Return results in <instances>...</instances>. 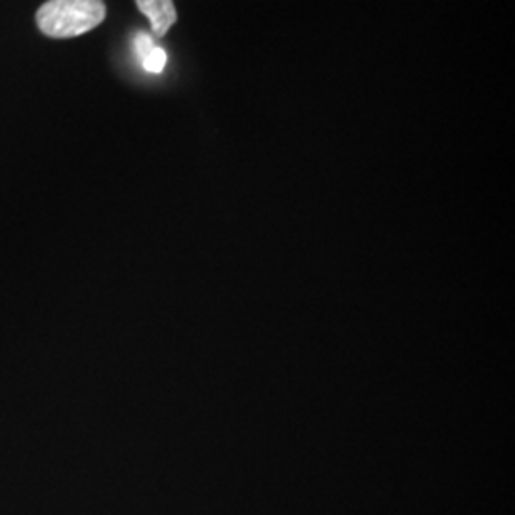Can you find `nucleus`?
<instances>
[{
    "label": "nucleus",
    "mask_w": 515,
    "mask_h": 515,
    "mask_svg": "<svg viewBox=\"0 0 515 515\" xmlns=\"http://www.w3.org/2000/svg\"><path fill=\"white\" fill-rule=\"evenodd\" d=\"M105 14L103 0H48L37 12V25L46 37L71 39L96 29Z\"/></svg>",
    "instance_id": "nucleus-1"
},
{
    "label": "nucleus",
    "mask_w": 515,
    "mask_h": 515,
    "mask_svg": "<svg viewBox=\"0 0 515 515\" xmlns=\"http://www.w3.org/2000/svg\"><path fill=\"white\" fill-rule=\"evenodd\" d=\"M140 12L151 21V29L157 37H165L176 23V8L172 0H136Z\"/></svg>",
    "instance_id": "nucleus-2"
},
{
    "label": "nucleus",
    "mask_w": 515,
    "mask_h": 515,
    "mask_svg": "<svg viewBox=\"0 0 515 515\" xmlns=\"http://www.w3.org/2000/svg\"><path fill=\"white\" fill-rule=\"evenodd\" d=\"M166 52L163 48H159V46H155L147 56H145L144 60H142V65H144L145 71L147 73H153V75H159V73H163V69L166 67Z\"/></svg>",
    "instance_id": "nucleus-3"
},
{
    "label": "nucleus",
    "mask_w": 515,
    "mask_h": 515,
    "mask_svg": "<svg viewBox=\"0 0 515 515\" xmlns=\"http://www.w3.org/2000/svg\"><path fill=\"white\" fill-rule=\"evenodd\" d=\"M155 48V42L147 35V33H138L134 39V50L138 54L140 60H144L145 56Z\"/></svg>",
    "instance_id": "nucleus-4"
}]
</instances>
